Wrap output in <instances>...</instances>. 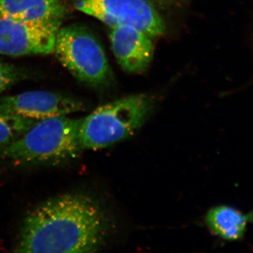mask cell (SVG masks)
<instances>
[{
	"mask_svg": "<svg viewBox=\"0 0 253 253\" xmlns=\"http://www.w3.org/2000/svg\"><path fill=\"white\" fill-rule=\"evenodd\" d=\"M107 215L89 195L67 193L38 205L26 214L14 252H96L107 236Z\"/></svg>",
	"mask_w": 253,
	"mask_h": 253,
	"instance_id": "1",
	"label": "cell"
},
{
	"mask_svg": "<svg viewBox=\"0 0 253 253\" xmlns=\"http://www.w3.org/2000/svg\"><path fill=\"white\" fill-rule=\"evenodd\" d=\"M81 120L61 116L37 121L16 140L0 146V168L55 166L79 158Z\"/></svg>",
	"mask_w": 253,
	"mask_h": 253,
	"instance_id": "2",
	"label": "cell"
},
{
	"mask_svg": "<svg viewBox=\"0 0 253 253\" xmlns=\"http://www.w3.org/2000/svg\"><path fill=\"white\" fill-rule=\"evenodd\" d=\"M154 104L151 96L136 94L99 106L81 120V149H102L127 139L143 126Z\"/></svg>",
	"mask_w": 253,
	"mask_h": 253,
	"instance_id": "3",
	"label": "cell"
},
{
	"mask_svg": "<svg viewBox=\"0 0 253 253\" xmlns=\"http://www.w3.org/2000/svg\"><path fill=\"white\" fill-rule=\"evenodd\" d=\"M53 53L73 77L84 84L99 88L112 81L104 50L94 35L84 26L60 27Z\"/></svg>",
	"mask_w": 253,
	"mask_h": 253,
	"instance_id": "4",
	"label": "cell"
},
{
	"mask_svg": "<svg viewBox=\"0 0 253 253\" xmlns=\"http://www.w3.org/2000/svg\"><path fill=\"white\" fill-rule=\"evenodd\" d=\"M78 11L110 28L130 26L151 38L162 36L166 24L159 10L148 0H72Z\"/></svg>",
	"mask_w": 253,
	"mask_h": 253,
	"instance_id": "5",
	"label": "cell"
},
{
	"mask_svg": "<svg viewBox=\"0 0 253 253\" xmlns=\"http://www.w3.org/2000/svg\"><path fill=\"white\" fill-rule=\"evenodd\" d=\"M60 20H21L0 17V54L10 56L54 52Z\"/></svg>",
	"mask_w": 253,
	"mask_h": 253,
	"instance_id": "6",
	"label": "cell"
},
{
	"mask_svg": "<svg viewBox=\"0 0 253 253\" xmlns=\"http://www.w3.org/2000/svg\"><path fill=\"white\" fill-rule=\"evenodd\" d=\"M79 99L46 91H31L0 97V111L41 121L84 111Z\"/></svg>",
	"mask_w": 253,
	"mask_h": 253,
	"instance_id": "7",
	"label": "cell"
},
{
	"mask_svg": "<svg viewBox=\"0 0 253 253\" xmlns=\"http://www.w3.org/2000/svg\"><path fill=\"white\" fill-rule=\"evenodd\" d=\"M110 42L118 63L129 73H140L148 68L154 56L151 37L130 26L111 28Z\"/></svg>",
	"mask_w": 253,
	"mask_h": 253,
	"instance_id": "8",
	"label": "cell"
},
{
	"mask_svg": "<svg viewBox=\"0 0 253 253\" xmlns=\"http://www.w3.org/2000/svg\"><path fill=\"white\" fill-rule=\"evenodd\" d=\"M66 6V0H0V17L62 21Z\"/></svg>",
	"mask_w": 253,
	"mask_h": 253,
	"instance_id": "9",
	"label": "cell"
},
{
	"mask_svg": "<svg viewBox=\"0 0 253 253\" xmlns=\"http://www.w3.org/2000/svg\"><path fill=\"white\" fill-rule=\"evenodd\" d=\"M206 219L213 234L224 239L236 241L244 236L250 219L249 215L235 208L220 206L212 208Z\"/></svg>",
	"mask_w": 253,
	"mask_h": 253,
	"instance_id": "10",
	"label": "cell"
},
{
	"mask_svg": "<svg viewBox=\"0 0 253 253\" xmlns=\"http://www.w3.org/2000/svg\"><path fill=\"white\" fill-rule=\"evenodd\" d=\"M37 121H38L0 111V146L16 140Z\"/></svg>",
	"mask_w": 253,
	"mask_h": 253,
	"instance_id": "11",
	"label": "cell"
},
{
	"mask_svg": "<svg viewBox=\"0 0 253 253\" xmlns=\"http://www.w3.org/2000/svg\"><path fill=\"white\" fill-rule=\"evenodd\" d=\"M26 78V73L11 63L0 61V94Z\"/></svg>",
	"mask_w": 253,
	"mask_h": 253,
	"instance_id": "12",
	"label": "cell"
},
{
	"mask_svg": "<svg viewBox=\"0 0 253 253\" xmlns=\"http://www.w3.org/2000/svg\"><path fill=\"white\" fill-rule=\"evenodd\" d=\"M157 9L179 7L189 2L191 0H148Z\"/></svg>",
	"mask_w": 253,
	"mask_h": 253,
	"instance_id": "13",
	"label": "cell"
}]
</instances>
